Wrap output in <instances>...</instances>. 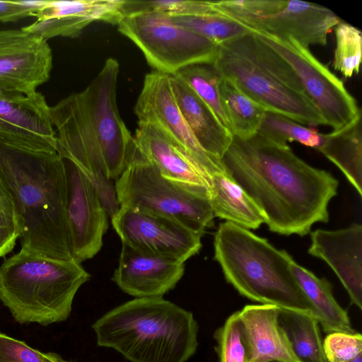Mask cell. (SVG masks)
Here are the masks:
<instances>
[{"label": "cell", "mask_w": 362, "mask_h": 362, "mask_svg": "<svg viewBox=\"0 0 362 362\" xmlns=\"http://www.w3.org/2000/svg\"><path fill=\"white\" fill-rule=\"evenodd\" d=\"M214 9L255 34L292 37L302 45H325L328 34L341 21L332 10L298 0L210 1Z\"/></svg>", "instance_id": "obj_9"}, {"label": "cell", "mask_w": 362, "mask_h": 362, "mask_svg": "<svg viewBox=\"0 0 362 362\" xmlns=\"http://www.w3.org/2000/svg\"><path fill=\"white\" fill-rule=\"evenodd\" d=\"M222 162L271 231L304 236L317 222L329 221L328 205L337 194V180L301 160L287 144L258 133L245 139L233 136Z\"/></svg>", "instance_id": "obj_1"}, {"label": "cell", "mask_w": 362, "mask_h": 362, "mask_svg": "<svg viewBox=\"0 0 362 362\" xmlns=\"http://www.w3.org/2000/svg\"><path fill=\"white\" fill-rule=\"evenodd\" d=\"M272 362H277V361H272Z\"/></svg>", "instance_id": "obj_41"}, {"label": "cell", "mask_w": 362, "mask_h": 362, "mask_svg": "<svg viewBox=\"0 0 362 362\" xmlns=\"http://www.w3.org/2000/svg\"><path fill=\"white\" fill-rule=\"evenodd\" d=\"M89 274L74 259L45 257L23 250L0 266V300L20 324L47 326L66 320Z\"/></svg>", "instance_id": "obj_7"}, {"label": "cell", "mask_w": 362, "mask_h": 362, "mask_svg": "<svg viewBox=\"0 0 362 362\" xmlns=\"http://www.w3.org/2000/svg\"><path fill=\"white\" fill-rule=\"evenodd\" d=\"M220 93L233 136L245 139L257 134L267 110L228 77L222 76Z\"/></svg>", "instance_id": "obj_27"}, {"label": "cell", "mask_w": 362, "mask_h": 362, "mask_svg": "<svg viewBox=\"0 0 362 362\" xmlns=\"http://www.w3.org/2000/svg\"><path fill=\"white\" fill-rule=\"evenodd\" d=\"M123 0H47L36 20L22 29L47 41L55 37L74 38L94 21L118 24L124 16Z\"/></svg>", "instance_id": "obj_16"}, {"label": "cell", "mask_w": 362, "mask_h": 362, "mask_svg": "<svg viewBox=\"0 0 362 362\" xmlns=\"http://www.w3.org/2000/svg\"><path fill=\"white\" fill-rule=\"evenodd\" d=\"M21 95H25L18 93L9 91L5 90L4 88H0V98H13L16 97H19Z\"/></svg>", "instance_id": "obj_39"}, {"label": "cell", "mask_w": 362, "mask_h": 362, "mask_svg": "<svg viewBox=\"0 0 362 362\" xmlns=\"http://www.w3.org/2000/svg\"><path fill=\"white\" fill-rule=\"evenodd\" d=\"M214 64L267 111L301 124L325 125L290 64L256 34L219 45Z\"/></svg>", "instance_id": "obj_6"}, {"label": "cell", "mask_w": 362, "mask_h": 362, "mask_svg": "<svg viewBox=\"0 0 362 362\" xmlns=\"http://www.w3.org/2000/svg\"><path fill=\"white\" fill-rule=\"evenodd\" d=\"M279 308L247 305L237 311L247 362H300L279 322Z\"/></svg>", "instance_id": "obj_21"}, {"label": "cell", "mask_w": 362, "mask_h": 362, "mask_svg": "<svg viewBox=\"0 0 362 362\" xmlns=\"http://www.w3.org/2000/svg\"><path fill=\"white\" fill-rule=\"evenodd\" d=\"M349 362H362V355L358 356L354 360L349 361Z\"/></svg>", "instance_id": "obj_40"}, {"label": "cell", "mask_w": 362, "mask_h": 362, "mask_svg": "<svg viewBox=\"0 0 362 362\" xmlns=\"http://www.w3.org/2000/svg\"><path fill=\"white\" fill-rule=\"evenodd\" d=\"M20 232L13 199L0 177V257L13 249Z\"/></svg>", "instance_id": "obj_34"}, {"label": "cell", "mask_w": 362, "mask_h": 362, "mask_svg": "<svg viewBox=\"0 0 362 362\" xmlns=\"http://www.w3.org/2000/svg\"><path fill=\"white\" fill-rule=\"evenodd\" d=\"M118 30L142 52L158 72L168 75L193 64H214L219 45L157 12L124 16Z\"/></svg>", "instance_id": "obj_10"}, {"label": "cell", "mask_w": 362, "mask_h": 362, "mask_svg": "<svg viewBox=\"0 0 362 362\" xmlns=\"http://www.w3.org/2000/svg\"><path fill=\"white\" fill-rule=\"evenodd\" d=\"M336 165L349 182L362 196V136L361 117L358 116L344 127L325 134L319 149Z\"/></svg>", "instance_id": "obj_25"}, {"label": "cell", "mask_w": 362, "mask_h": 362, "mask_svg": "<svg viewBox=\"0 0 362 362\" xmlns=\"http://www.w3.org/2000/svg\"><path fill=\"white\" fill-rule=\"evenodd\" d=\"M169 80L177 105L196 140L205 151L222 160L233 135L183 80L175 74L169 75Z\"/></svg>", "instance_id": "obj_22"}, {"label": "cell", "mask_w": 362, "mask_h": 362, "mask_svg": "<svg viewBox=\"0 0 362 362\" xmlns=\"http://www.w3.org/2000/svg\"><path fill=\"white\" fill-rule=\"evenodd\" d=\"M46 1H0V23L16 22L26 17H35Z\"/></svg>", "instance_id": "obj_37"}, {"label": "cell", "mask_w": 362, "mask_h": 362, "mask_svg": "<svg viewBox=\"0 0 362 362\" xmlns=\"http://www.w3.org/2000/svg\"><path fill=\"white\" fill-rule=\"evenodd\" d=\"M99 346L131 362H186L198 346L193 314L163 297L135 298L92 325Z\"/></svg>", "instance_id": "obj_4"}, {"label": "cell", "mask_w": 362, "mask_h": 362, "mask_svg": "<svg viewBox=\"0 0 362 362\" xmlns=\"http://www.w3.org/2000/svg\"><path fill=\"white\" fill-rule=\"evenodd\" d=\"M122 12L124 16L148 12L162 13L170 16L202 15L217 13L210 1L159 0L124 1Z\"/></svg>", "instance_id": "obj_32"}, {"label": "cell", "mask_w": 362, "mask_h": 362, "mask_svg": "<svg viewBox=\"0 0 362 362\" xmlns=\"http://www.w3.org/2000/svg\"><path fill=\"white\" fill-rule=\"evenodd\" d=\"M0 362H44L42 352L0 332Z\"/></svg>", "instance_id": "obj_36"}, {"label": "cell", "mask_w": 362, "mask_h": 362, "mask_svg": "<svg viewBox=\"0 0 362 362\" xmlns=\"http://www.w3.org/2000/svg\"><path fill=\"white\" fill-rule=\"evenodd\" d=\"M49 106L40 92L0 98V141L21 147L58 150Z\"/></svg>", "instance_id": "obj_17"}, {"label": "cell", "mask_w": 362, "mask_h": 362, "mask_svg": "<svg viewBox=\"0 0 362 362\" xmlns=\"http://www.w3.org/2000/svg\"><path fill=\"white\" fill-rule=\"evenodd\" d=\"M0 177L11 194L21 250L73 259L66 218L64 163L58 151L0 141Z\"/></svg>", "instance_id": "obj_3"}, {"label": "cell", "mask_w": 362, "mask_h": 362, "mask_svg": "<svg viewBox=\"0 0 362 362\" xmlns=\"http://www.w3.org/2000/svg\"><path fill=\"white\" fill-rule=\"evenodd\" d=\"M336 48L333 67L344 77L359 72L361 62L362 35L356 27L341 21L334 28Z\"/></svg>", "instance_id": "obj_31"}, {"label": "cell", "mask_w": 362, "mask_h": 362, "mask_svg": "<svg viewBox=\"0 0 362 362\" xmlns=\"http://www.w3.org/2000/svg\"><path fill=\"white\" fill-rule=\"evenodd\" d=\"M175 75L183 80L194 91L213 111L221 124L233 135L220 93L222 75L215 65L193 64L180 70Z\"/></svg>", "instance_id": "obj_28"}, {"label": "cell", "mask_w": 362, "mask_h": 362, "mask_svg": "<svg viewBox=\"0 0 362 362\" xmlns=\"http://www.w3.org/2000/svg\"><path fill=\"white\" fill-rule=\"evenodd\" d=\"M111 221L122 243L150 254L185 262L202 247V233L161 215L119 206Z\"/></svg>", "instance_id": "obj_12"}, {"label": "cell", "mask_w": 362, "mask_h": 362, "mask_svg": "<svg viewBox=\"0 0 362 362\" xmlns=\"http://www.w3.org/2000/svg\"><path fill=\"white\" fill-rule=\"evenodd\" d=\"M119 71L118 62L107 59L83 91L49 107L59 154L91 182L110 218L119 208L112 180L124 171L134 144L117 105Z\"/></svg>", "instance_id": "obj_2"}, {"label": "cell", "mask_w": 362, "mask_h": 362, "mask_svg": "<svg viewBox=\"0 0 362 362\" xmlns=\"http://www.w3.org/2000/svg\"><path fill=\"white\" fill-rule=\"evenodd\" d=\"M322 345L328 362H349L362 355V335L359 332L329 333Z\"/></svg>", "instance_id": "obj_35"}, {"label": "cell", "mask_w": 362, "mask_h": 362, "mask_svg": "<svg viewBox=\"0 0 362 362\" xmlns=\"http://www.w3.org/2000/svg\"><path fill=\"white\" fill-rule=\"evenodd\" d=\"M63 160L70 246L73 259L81 264L93 257L101 249L108 216L91 182L74 163Z\"/></svg>", "instance_id": "obj_14"}, {"label": "cell", "mask_w": 362, "mask_h": 362, "mask_svg": "<svg viewBox=\"0 0 362 362\" xmlns=\"http://www.w3.org/2000/svg\"><path fill=\"white\" fill-rule=\"evenodd\" d=\"M44 362H71L64 359L60 355L54 352L42 353Z\"/></svg>", "instance_id": "obj_38"}, {"label": "cell", "mask_w": 362, "mask_h": 362, "mask_svg": "<svg viewBox=\"0 0 362 362\" xmlns=\"http://www.w3.org/2000/svg\"><path fill=\"white\" fill-rule=\"evenodd\" d=\"M52 68L47 41L22 28L0 30V88L35 93L49 80Z\"/></svg>", "instance_id": "obj_15"}, {"label": "cell", "mask_w": 362, "mask_h": 362, "mask_svg": "<svg viewBox=\"0 0 362 362\" xmlns=\"http://www.w3.org/2000/svg\"><path fill=\"white\" fill-rule=\"evenodd\" d=\"M185 262L150 254L122 243L112 281L135 298L163 297L182 277Z\"/></svg>", "instance_id": "obj_18"}, {"label": "cell", "mask_w": 362, "mask_h": 362, "mask_svg": "<svg viewBox=\"0 0 362 362\" xmlns=\"http://www.w3.org/2000/svg\"><path fill=\"white\" fill-rule=\"evenodd\" d=\"M170 18L176 25L218 45L254 33L247 27L218 12L211 14L174 16Z\"/></svg>", "instance_id": "obj_29"}, {"label": "cell", "mask_w": 362, "mask_h": 362, "mask_svg": "<svg viewBox=\"0 0 362 362\" xmlns=\"http://www.w3.org/2000/svg\"><path fill=\"white\" fill-rule=\"evenodd\" d=\"M308 253L325 262L347 291L351 304L362 309V226L317 229L310 233Z\"/></svg>", "instance_id": "obj_19"}, {"label": "cell", "mask_w": 362, "mask_h": 362, "mask_svg": "<svg viewBox=\"0 0 362 362\" xmlns=\"http://www.w3.org/2000/svg\"><path fill=\"white\" fill-rule=\"evenodd\" d=\"M290 269L299 288L314 308L320 324L327 334L334 332L354 333L346 311L335 300L331 284L318 278L293 259Z\"/></svg>", "instance_id": "obj_24"}, {"label": "cell", "mask_w": 362, "mask_h": 362, "mask_svg": "<svg viewBox=\"0 0 362 362\" xmlns=\"http://www.w3.org/2000/svg\"><path fill=\"white\" fill-rule=\"evenodd\" d=\"M279 322L300 362H328L318 321L302 313L279 308Z\"/></svg>", "instance_id": "obj_26"}, {"label": "cell", "mask_w": 362, "mask_h": 362, "mask_svg": "<svg viewBox=\"0 0 362 362\" xmlns=\"http://www.w3.org/2000/svg\"><path fill=\"white\" fill-rule=\"evenodd\" d=\"M214 338L219 362H247L237 311L216 329Z\"/></svg>", "instance_id": "obj_33"}, {"label": "cell", "mask_w": 362, "mask_h": 362, "mask_svg": "<svg viewBox=\"0 0 362 362\" xmlns=\"http://www.w3.org/2000/svg\"><path fill=\"white\" fill-rule=\"evenodd\" d=\"M257 133L276 143L296 141L317 151L322 146L325 134L279 114L267 111Z\"/></svg>", "instance_id": "obj_30"}, {"label": "cell", "mask_w": 362, "mask_h": 362, "mask_svg": "<svg viewBox=\"0 0 362 362\" xmlns=\"http://www.w3.org/2000/svg\"><path fill=\"white\" fill-rule=\"evenodd\" d=\"M134 140L141 153L163 177L209 190V177L187 150L161 128L153 124L139 122Z\"/></svg>", "instance_id": "obj_20"}, {"label": "cell", "mask_w": 362, "mask_h": 362, "mask_svg": "<svg viewBox=\"0 0 362 362\" xmlns=\"http://www.w3.org/2000/svg\"><path fill=\"white\" fill-rule=\"evenodd\" d=\"M257 35L290 64L325 125L336 131L361 115L356 100L342 81L322 64L308 47L292 37Z\"/></svg>", "instance_id": "obj_11"}, {"label": "cell", "mask_w": 362, "mask_h": 362, "mask_svg": "<svg viewBox=\"0 0 362 362\" xmlns=\"http://www.w3.org/2000/svg\"><path fill=\"white\" fill-rule=\"evenodd\" d=\"M214 258L226 281L242 296L261 304L308 315L317 320L312 305L290 269L293 259L248 229L230 222L219 225Z\"/></svg>", "instance_id": "obj_5"}, {"label": "cell", "mask_w": 362, "mask_h": 362, "mask_svg": "<svg viewBox=\"0 0 362 362\" xmlns=\"http://www.w3.org/2000/svg\"><path fill=\"white\" fill-rule=\"evenodd\" d=\"M134 112L139 122L157 125L186 149L209 178L226 171L222 160L205 151L196 140L175 100L169 75L158 71L146 75Z\"/></svg>", "instance_id": "obj_13"}, {"label": "cell", "mask_w": 362, "mask_h": 362, "mask_svg": "<svg viewBox=\"0 0 362 362\" xmlns=\"http://www.w3.org/2000/svg\"><path fill=\"white\" fill-rule=\"evenodd\" d=\"M115 189L119 206L170 218L202 234L213 225L209 190L163 177L135 143Z\"/></svg>", "instance_id": "obj_8"}, {"label": "cell", "mask_w": 362, "mask_h": 362, "mask_svg": "<svg viewBox=\"0 0 362 362\" xmlns=\"http://www.w3.org/2000/svg\"><path fill=\"white\" fill-rule=\"evenodd\" d=\"M209 196L214 217L248 230L264 223L253 200L226 171L210 177Z\"/></svg>", "instance_id": "obj_23"}]
</instances>
